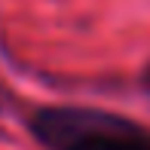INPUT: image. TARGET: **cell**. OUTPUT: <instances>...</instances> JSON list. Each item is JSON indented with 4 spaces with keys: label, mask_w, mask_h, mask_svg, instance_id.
Returning a JSON list of instances; mask_svg holds the SVG:
<instances>
[{
    "label": "cell",
    "mask_w": 150,
    "mask_h": 150,
    "mask_svg": "<svg viewBox=\"0 0 150 150\" xmlns=\"http://www.w3.org/2000/svg\"><path fill=\"white\" fill-rule=\"evenodd\" d=\"M31 135L46 150H150V132L113 110L49 104L31 113Z\"/></svg>",
    "instance_id": "obj_1"
},
{
    "label": "cell",
    "mask_w": 150,
    "mask_h": 150,
    "mask_svg": "<svg viewBox=\"0 0 150 150\" xmlns=\"http://www.w3.org/2000/svg\"><path fill=\"white\" fill-rule=\"evenodd\" d=\"M141 86L147 89V95H150V61H147V67L141 71Z\"/></svg>",
    "instance_id": "obj_2"
}]
</instances>
